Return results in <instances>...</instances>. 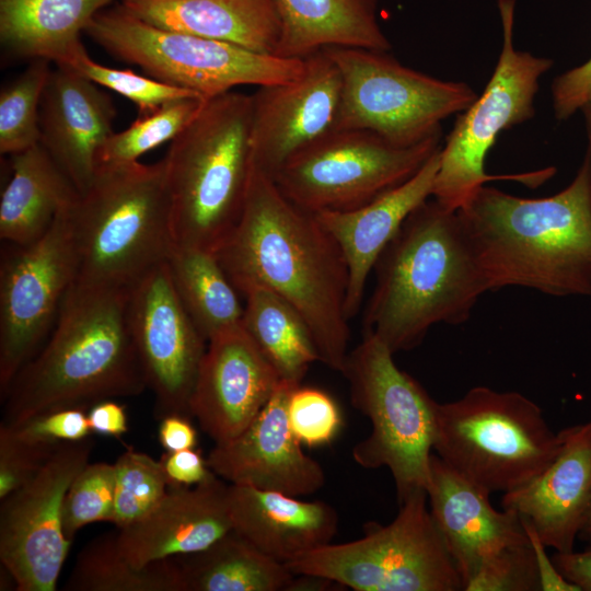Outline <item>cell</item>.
I'll return each instance as SVG.
<instances>
[{
  "instance_id": "obj_8",
  "label": "cell",
  "mask_w": 591,
  "mask_h": 591,
  "mask_svg": "<svg viewBox=\"0 0 591 591\" xmlns=\"http://www.w3.org/2000/svg\"><path fill=\"white\" fill-rule=\"evenodd\" d=\"M393 356L376 337L363 334L340 373L349 383L351 405L371 424L369 436L352 448V459L363 468L386 467L399 505L428 486L438 402Z\"/></svg>"
},
{
  "instance_id": "obj_49",
  "label": "cell",
  "mask_w": 591,
  "mask_h": 591,
  "mask_svg": "<svg viewBox=\"0 0 591 591\" xmlns=\"http://www.w3.org/2000/svg\"><path fill=\"white\" fill-rule=\"evenodd\" d=\"M584 118L586 134H587V152L584 161L588 164L591 176V102L581 108Z\"/></svg>"
},
{
  "instance_id": "obj_45",
  "label": "cell",
  "mask_w": 591,
  "mask_h": 591,
  "mask_svg": "<svg viewBox=\"0 0 591 591\" xmlns=\"http://www.w3.org/2000/svg\"><path fill=\"white\" fill-rule=\"evenodd\" d=\"M86 414L91 432L120 438L128 431L126 409L113 399L94 404Z\"/></svg>"
},
{
  "instance_id": "obj_14",
  "label": "cell",
  "mask_w": 591,
  "mask_h": 591,
  "mask_svg": "<svg viewBox=\"0 0 591 591\" xmlns=\"http://www.w3.org/2000/svg\"><path fill=\"white\" fill-rule=\"evenodd\" d=\"M69 207V206H68ZM67 207V208H68ZM65 208L28 245H13L0 268V395L48 338L78 274Z\"/></svg>"
},
{
  "instance_id": "obj_41",
  "label": "cell",
  "mask_w": 591,
  "mask_h": 591,
  "mask_svg": "<svg viewBox=\"0 0 591 591\" xmlns=\"http://www.w3.org/2000/svg\"><path fill=\"white\" fill-rule=\"evenodd\" d=\"M536 555L531 543L507 548L486 563L464 591H538Z\"/></svg>"
},
{
  "instance_id": "obj_35",
  "label": "cell",
  "mask_w": 591,
  "mask_h": 591,
  "mask_svg": "<svg viewBox=\"0 0 591 591\" xmlns=\"http://www.w3.org/2000/svg\"><path fill=\"white\" fill-rule=\"evenodd\" d=\"M51 61L31 59L26 69L0 92V152L12 155L40 139L39 106Z\"/></svg>"
},
{
  "instance_id": "obj_6",
  "label": "cell",
  "mask_w": 591,
  "mask_h": 591,
  "mask_svg": "<svg viewBox=\"0 0 591 591\" xmlns=\"http://www.w3.org/2000/svg\"><path fill=\"white\" fill-rule=\"evenodd\" d=\"M252 97L205 100L171 141L165 163L175 243L215 253L235 228L253 170Z\"/></svg>"
},
{
  "instance_id": "obj_32",
  "label": "cell",
  "mask_w": 591,
  "mask_h": 591,
  "mask_svg": "<svg viewBox=\"0 0 591 591\" xmlns=\"http://www.w3.org/2000/svg\"><path fill=\"white\" fill-rule=\"evenodd\" d=\"M166 265L179 301L207 341L241 323L244 305L215 253L175 244Z\"/></svg>"
},
{
  "instance_id": "obj_7",
  "label": "cell",
  "mask_w": 591,
  "mask_h": 591,
  "mask_svg": "<svg viewBox=\"0 0 591 591\" xmlns=\"http://www.w3.org/2000/svg\"><path fill=\"white\" fill-rule=\"evenodd\" d=\"M561 447L542 408L515 391L478 385L437 404L432 450L488 494L509 493L544 472Z\"/></svg>"
},
{
  "instance_id": "obj_42",
  "label": "cell",
  "mask_w": 591,
  "mask_h": 591,
  "mask_svg": "<svg viewBox=\"0 0 591 591\" xmlns=\"http://www.w3.org/2000/svg\"><path fill=\"white\" fill-rule=\"evenodd\" d=\"M23 434L45 441L68 442L89 437L88 414L82 408H66L43 414L18 426Z\"/></svg>"
},
{
  "instance_id": "obj_31",
  "label": "cell",
  "mask_w": 591,
  "mask_h": 591,
  "mask_svg": "<svg viewBox=\"0 0 591 591\" xmlns=\"http://www.w3.org/2000/svg\"><path fill=\"white\" fill-rule=\"evenodd\" d=\"M245 301L241 324L280 379L301 384L311 364L320 361L311 332L285 299L259 285L240 292Z\"/></svg>"
},
{
  "instance_id": "obj_23",
  "label": "cell",
  "mask_w": 591,
  "mask_h": 591,
  "mask_svg": "<svg viewBox=\"0 0 591 591\" xmlns=\"http://www.w3.org/2000/svg\"><path fill=\"white\" fill-rule=\"evenodd\" d=\"M228 486L216 475L196 486L169 488L146 515L117 529L120 552L142 567L207 548L232 530Z\"/></svg>"
},
{
  "instance_id": "obj_11",
  "label": "cell",
  "mask_w": 591,
  "mask_h": 591,
  "mask_svg": "<svg viewBox=\"0 0 591 591\" xmlns=\"http://www.w3.org/2000/svg\"><path fill=\"white\" fill-rule=\"evenodd\" d=\"M426 490L399 503L389 524H364L361 538L329 543L286 563L294 575L355 591H459L463 581L427 508Z\"/></svg>"
},
{
  "instance_id": "obj_48",
  "label": "cell",
  "mask_w": 591,
  "mask_h": 591,
  "mask_svg": "<svg viewBox=\"0 0 591 591\" xmlns=\"http://www.w3.org/2000/svg\"><path fill=\"white\" fill-rule=\"evenodd\" d=\"M552 559L566 579L581 591H591V547L581 552H555Z\"/></svg>"
},
{
  "instance_id": "obj_9",
  "label": "cell",
  "mask_w": 591,
  "mask_h": 591,
  "mask_svg": "<svg viewBox=\"0 0 591 591\" xmlns=\"http://www.w3.org/2000/svg\"><path fill=\"white\" fill-rule=\"evenodd\" d=\"M84 32L113 57L208 100L239 85L296 79L303 59L283 58L149 24L121 4L97 12Z\"/></svg>"
},
{
  "instance_id": "obj_47",
  "label": "cell",
  "mask_w": 591,
  "mask_h": 591,
  "mask_svg": "<svg viewBox=\"0 0 591 591\" xmlns=\"http://www.w3.org/2000/svg\"><path fill=\"white\" fill-rule=\"evenodd\" d=\"M158 438L165 452L195 449L198 442L196 428L189 417L169 415L160 419Z\"/></svg>"
},
{
  "instance_id": "obj_33",
  "label": "cell",
  "mask_w": 591,
  "mask_h": 591,
  "mask_svg": "<svg viewBox=\"0 0 591 591\" xmlns=\"http://www.w3.org/2000/svg\"><path fill=\"white\" fill-rule=\"evenodd\" d=\"M65 591H185L175 557L132 565L120 552L117 531L90 541L77 555Z\"/></svg>"
},
{
  "instance_id": "obj_30",
  "label": "cell",
  "mask_w": 591,
  "mask_h": 591,
  "mask_svg": "<svg viewBox=\"0 0 591 591\" xmlns=\"http://www.w3.org/2000/svg\"><path fill=\"white\" fill-rule=\"evenodd\" d=\"M175 558L185 591H289L296 576L233 530L202 551Z\"/></svg>"
},
{
  "instance_id": "obj_37",
  "label": "cell",
  "mask_w": 591,
  "mask_h": 591,
  "mask_svg": "<svg viewBox=\"0 0 591 591\" xmlns=\"http://www.w3.org/2000/svg\"><path fill=\"white\" fill-rule=\"evenodd\" d=\"M55 65L67 67L91 82L128 99L137 106L138 115L149 114L176 100L200 97L190 91L161 82L147 74L101 65L89 56L82 42Z\"/></svg>"
},
{
  "instance_id": "obj_43",
  "label": "cell",
  "mask_w": 591,
  "mask_h": 591,
  "mask_svg": "<svg viewBox=\"0 0 591 591\" xmlns=\"http://www.w3.org/2000/svg\"><path fill=\"white\" fill-rule=\"evenodd\" d=\"M552 104L557 120L570 118L591 102V57L582 65L557 76L551 86Z\"/></svg>"
},
{
  "instance_id": "obj_3",
  "label": "cell",
  "mask_w": 591,
  "mask_h": 591,
  "mask_svg": "<svg viewBox=\"0 0 591 591\" xmlns=\"http://www.w3.org/2000/svg\"><path fill=\"white\" fill-rule=\"evenodd\" d=\"M128 294L74 281L48 338L1 396V425L66 408L86 410L147 389L128 326Z\"/></svg>"
},
{
  "instance_id": "obj_20",
  "label": "cell",
  "mask_w": 591,
  "mask_h": 591,
  "mask_svg": "<svg viewBox=\"0 0 591 591\" xmlns=\"http://www.w3.org/2000/svg\"><path fill=\"white\" fill-rule=\"evenodd\" d=\"M431 517L465 583L507 548L529 544L520 517L496 510L490 494L472 484L434 453L426 488Z\"/></svg>"
},
{
  "instance_id": "obj_12",
  "label": "cell",
  "mask_w": 591,
  "mask_h": 591,
  "mask_svg": "<svg viewBox=\"0 0 591 591\" xmlns=\"http://www.w3.org/2000/svg\"><path fill=\"white\" fill-rule=\"evenodd\" d=\"M341 76L336 129H361L402 147L441 135V123L478 97L465 82L445 81L406 67L389 51L324 49Z\"/></svg>"
},
{
  "instance_id": "obj_29",
  "label": "cell",
  "mask_w": 591,
  "mask_h": 591,
  "mask_svg": "<svg viewBox=\"0 0 591 591\" xmlns=\"http://www.w3.org/2000/svg\"><path fill=\"white\" fill-rule=\"evenodd\" d=\"M113 0H0V42L22 59L57 63L92 18Z\"/></svg>"
},
{
  "instance_id": "obj_15",
  "label": "cell",
  "mask_w": 591,
  "mask_h": 591,
  "mask_svg": "<svg viewBox=\"0 0 591 591\" xmlns=\"http://www.w3.org/2000/svg\"><path fill=\"white\" fill-rule=\"evenodd\" d=\"M90 437L62 442L38 474L1 500L0 560L16 591H55L71 542L62 525L63 501L89 464Z\"/></svg>"
},
{
  "instance_id": "obj_44",
  "label": "cell",
  "mask_w": 591,
  "mask_h": 591,
  "mask_svg": "<svg viewBox=\"0 0 591 591\" xmlns=\"http://www.w3.org/2000/svg\"><path fill=\"white\" fill-rule=\"evenodd\" d=\"M160 462L170 488L196 486L216 476L201 452L196 449L165 452Z\"/></svg>"
},
{
  "instance_id": "obj_2",
  "label": "cell",
  "mask_w": 591,
  "mask_h": 591,
  "mask_svg": "<svg viewBox=\"0 0 591 591\" xmlns=\"http://www.w3.org/2000/svg\"><path fill=\"white\" fill-rule=\"evenodd\" d=\"M488 291L508 287L552 297H591V176L543 198L482 186L456 210Z\"/></svg>"
},
{
  "instance_id": "obj_50",
  "label": "cell",
  "mask_w": 591,
  "mask_h": 591,
  "mask_svg": "<svg viewBox=\"0 0 591 591\" xmlns=\"http://www.w3.org/2000/svg\"><path fill=\"white\" fill-rule=\"evenodd\" d=\"M579 538L588 544V547H591V499L589 507L584 517L582 528L579 533Z\"/></svg>"
},
{
  "instance_id": "obj_36",
  "label": "cell",
  "mask_w": 591,
  "mask_h": 591,
  "mask_svg": "<svg viewBox=\"0 0 591 591\" xmlns=\"http://www.w3.org/2000/svg\"><path fill=\"white\" fill-rule=\"evenodd\" d=\"M114 465L115 495L111 523L121 529L153 509L170 486L160 460L132 448L126 449Z\"/></svg>"
},
{
  "instance_id": "obj_17",
  "label": "cell",
  "mask_w": 591,
  "mask_h": 591,
  "mask_svg": "<svg viewBox=\"0 0 591 591\" xmlns=\"http://www.w3.org/2000/svg\"><path fill=\"white\" fill-rule=\"evenodd\" d=\"M252 97L253 161L273 176L290 159L337 127L341 76L323 49L304 58L299 77L257 86Z\"/></svg>"
},
{
  "instance_id": "obj_26",
  "label": "cell",
  "mask_w": 591,
  "mask_h": 591,
  "mask_svg": "<svg viewBox=\"0 0 591 591\" xmlns=\"http://www.w3.org/2000/svg\"><path fill=\"white\" fill-rule=\"evenodd\" d=\"M130 13L158 27L276 55L281 19L275 0H120Z\"/></svg>"
},
{
  "instance_id": "obj_46",
  "label": "cell",
  "mask_w": 591,
  "mask_h": 591,
  "mask_svg": "<svg viewBox=\"0 0 591 591\" xmlns=\"http://www.w3.org/2000/svg\"><path fill=\"white\" fill-rule=\"evenodd\" d=\"M521 521L536 555L541 590L581 591L579 587L566 579L563 573L557 569L553 559L545 552V548L547 547L541 542L534 529L524 520L521 519Z\"/></svg>"
},
{
  "instance_id": "obj_1",
  "label": "cell",
  "mask_w": 591,
  "mask_h": 591,
  "mask_svg": "<svg viewBox=\"0 0 591 591\" xmlns=\"http://www.w3.org/2000/svg\"><path fill=\"white\" fill-rule=\"evenodd\" d=\"M215 254L239 293L259 285L292 305L320 361L343 371L350 340L344 254L316 216L288 199L254 161L242 215Z\"/></svg>"
},
{
  "instance_id": "obj_38",
  "label": "cell",
  "mask_w": 591,
  "mask_h": 591,
  "mask_svg": "<svg viewBox=\"0 0 591 591\" xmlns=\"http://www.w3.org/2000/svg\"><path fill=\"white\" fill-rule=\"evenodd\" d=\"M115 465L89 463L71 483L63 501L62 525L72 541L77 532L94 522H111L114 511Z\"/></svg>"
},
{
  "instance_id": "obj_16",
  "label": "cell",
  "mask_w": 591,
  "mask_h": 591,
  "mask_svg": "<svg viewBox=\"0 0 591 591\" xmlns=\"http://www.w3.org/2000/svg\"><path fill=\"white\" fill-rule=\"evenodd\" d=\"M127 320L147 389L154 395L155 418H192L190 397L208 341L179 301L166 262L129 290Z\"/></svg>"
},
{
  "instance_id": "obj_27",
  "label": "cell",
  "mask_w": 591,
  "mask_h": 591,
  "mask_svg": "<svg viewBox=\"0 0 591 591\" xmlns=\"http://www.w3.org/2000/svg\"><path fill=\"white\" fill-rule=\"evenodd\" d=\"M281 19L276 56L303 59L333 47L390 51L376 0H275Z\"/></svg>"
},
{
  "instance_id": "obj_19",
  "label": "cell",
  "mask_w": 591,
  "mask_h": 591,
  "mask_svg": "<svg viewBox=\"0 0 591 591\" xmlns=\"http://www.w3.org/2000/svg\"><path fill=\"white\" fill-rule=\"evenodd\" d=\"M293 384L281 380L270 399L235 438L206 457L210 470L230 484L294 497L310 496L325 484L322 465L302 450L291 431L287 405Z\"/></svg>"
},
{
  "instance_id": "obj_4",
  "label": "cell",
  "mask_w": 591,
  "mask_h": 591,
  "mask_svg": "<svg viewBox=\"0 0 591 591\" xmlns=\"http://www.w3.org/2000/svg\"><path fill=\"white\" fill-rule=\"evenodd\" d=\"M373 269L363 334L394 355L419 346L437 324L468 321L488 291L457 212L432 197L404 220Z\"/></svg>"
},
{
  "instance_id": "obj_10",
  "label": "cell",
  "mask_w": 591,
  "mask_h": 591,
  "mask_svg": "<svg viewBox=\"0 0 591 591\" xmlns=\"http://www.w3.org/2000/svg\"><path fill=\"white\" fill-rule=\"evenodd\" d=\"M514 0H498L502 46L495 70L483 93L457 114L440 150L432 198L451 210L456 211L488 182L507 179L536 187L556 173L555 167L509 175L485 171L486 155L498 136L534 117L538 81L554 65L551 58L514 47Z\"/></svg>"
},
{
  "instance_id": "obj_39",
  "label": "cell",
  "mask_w": 591,
  "mask_h": 591,
  "mask_svg": "<svg viewBox=\"0 0 591 591\" xmlns=\"http://www.w3.org/2000/svg\"><path fill=\"white\" fill-rule=\"evenodd\" d=\"M288 420L296 438L306 447L331 443L341 427V415L336 402L326 392L297 385L288 405Z\"/></svg>"
},
{
  "instance_id": "obj_40",
  "label": "cell",
  "mask_w": 591,
  "mask_h": 591,
  "mask_svg": "<svg viewBox=\"0 0 591 591\" xmlns=\"http://www.w3.org/2000/svg\"><path fill=\"white\" fill-rule=\"evenodd\" d=\"M61 443L37 440L0 424V500L35 477Z\"/></svg>"
},
{
  "instance_id": "obj_28",
  "label": "cell",
  "mask_w": 591,
  "mask_h": 591,
  "mask_svg": "<svg viewBox=\"0 0 591 591\" xmlns=\"http://www.w3.org/2000/svg\"><path fill=\"white\" fill-rule=\"evenodd\" d=\"M10 158L11 177L0 199V237L28 245L49 230L78 190L40 143Z\"/></svg>"
},
{
  "instance_id": "obj_13",
  "label": "cell",
  "mask_w": 591,
  "mask_h": 591,
  "mask_svg": "<svg viewBox=\"0 0 591 591\" xmlns=\"http://www.w3.org/2000/svg\"><path fill=\"white\" fill-rule=\"evenodd\" d=\"M441 135L402 147L361 129H335L290 159L271 177L311 212L358 209L412 178L441 148Z\"/></svg>"
},
{
  "instance_id": "obj_18",
  "label": "cell",
  "mask_w": 591,
  "mask_h": 591,
  "mask_svg": "<svg viewBox=\"0 0 591 591\" xmlns=\"http://www.w3.org/2000/svg\"><path fill=\"white\" fill-rule=\"evenodd\" d=\"M280 381L240 323L208 340L190 397V416L215 443L230 441L253 421Z\"/></svg>"
},
{
  "instance_id": "obj_25",
  "label": "cell",
  "mask_w": 591,
  "mask_h": 591,
  "mask_svg": "<svg viewBox=\"0 0 591 591\" xmlns=\"http://www.w3.org/2000/svg\"><path fill=\"white\" fill-rule=\"evenodd\" d=\"M232 530L269 557L288 563L332 543L339 517L325 501L229 484Z\"/></svg>"
},
{
  "instance_id": "obj_5",
  "label": "cell",
  "mask_w": 591,
  "mask_h": 591,
  "mask_svg": "<svg viewBox=\"0 0 591 591\" xmlns=\"http://www.w3.org/2000/svg\"><path fill=\"white\" fill-rule=\"evenodd\" d=\"M76 281L130 290L174 247L165 163L99 169L67 208Z\"/></svg>"
},
{
  "instance_id": "obj_24",
  "label": "cell",
  "mask_w": 591,
  "mask_h": 591,
  "mask_svg": "<svg viewBox=\"0 0 591 591\" xmlns=\"http://www.w3.org/2000/svg\"><path fill=\"white\" fill-rule=\"evenodd\" d=\"M440 150L412 178L371 202L349 211L314 213L335 239L347 263L349 320L360 310L368 277L384 247L409 213L432 197Z\"/></svg>"
},
{
  "instance_id": "obj_21",
  "label": "cell",
  "mask_w": 591,
  "mask_h": 591,
  "mask_svg": "<svg viewBox=\"0 0 591 591\" xmlns=\"http://www.w3.org/2000/svg\"><path fill=\"white\" fill-rule=\"evenodd\" d=\"M560 450L528 484L505 493L503 509L514 511L556 553L573 551L591 499V420L559 431Z\"/></svg>"
},
{
  "instance_id": "obj_34",
  "label": "cell",
  "mask_w": 591,
  "mask_h": 591,
  "mask_svg": "<svg viewBox=\"0 0 591 591\" xmlns=\"http://www.w3.org/2000/svg\"><path fill=\"white\" fill-rule=\"evenodd\" d=\"M205 100L186 97L138 115L125 130L113 132L96 154V171L138 162L139 158L172 141L197 115Z\"/></svg>"
},
{
  "instance_id": "obj_22",
  "label": "cell",
  "mask_w": 591,
  "mask_h": 591,
  "mask_svg": "<svg viewBox=\"0 0 591 591\" xmlns=\"http://www.w3.org/2000/svg\"><path fill=\"white\" fill-rule=\"evenodd\" d=\"M109 94L73 70L51 69L39 106V143L83 192L96 174V154L114 132Z\"/></svg>"
}]
</instances>
